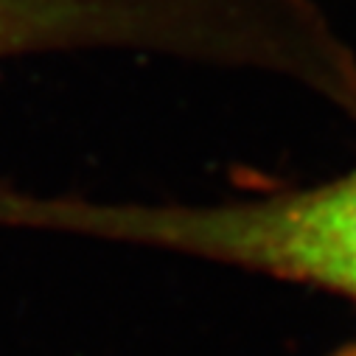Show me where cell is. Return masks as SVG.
Here are the masks:
<instances>
[{"instance_id": "6da1fadb", "label": "cell", "mask_w": 356, "mask_h": 356, "mask_svg": "<svg viewBox=\"0 0 356 356\" xmlns=\"http://www.w3.org/2000/svg\"><path fill=\"white\" fill-rule=\"evenodd\" d=\"M0 230L93 238L238 266L356 303V163L314 186L213 202L0 188Z\"/></svg>"}, {"instance_id": "3957f363", "label": "cell", "mask_w": 356, "mask_h": 356, "mask_svg": "<svg viewBox=\"0 0 356 356\" xmlns=\"http://www.w3.org/2000/svg\"><path fill=\"white\" fill-rule=\"evenodd\" d=\"M334 356H356V342H350V345H345V348H339Z\"/></svg>"}, {"instance_id": "7a4b0ae2", "label": "cell", "mask_w": 356, "mask_h": 356, "mask_svg": "<svg viewBox=\"0 0 356 356\" xmlns=\"http://www.w3.org/2000/svg\"><path fill=\"white\" fill-rule=\"evenodd\" d=\"M323 45L314 0H0V62L127 54L300 84Z\"/></svg>"}]
</instances>
